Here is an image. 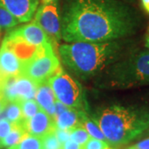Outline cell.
<instances>
[{
    "label": "cell",
    "instance_id": "6da1fadb",
    "mask_svg": "<svg viewBox=\"0 0 149 149\" xmlns=\"http://www.w3.org/2000/svg\"><path fill=\"white\" fill-rule=\"evenodd\" d=\"M60 14L61 38L69 43L114 41L141 24L138 11L121 0H65Z\"/></svg>",
    "mask_w": 149,
    "mask_h": 149
},
{
    "label": "cell",
    "instance_id": "7a4b0ae2",
    "mask_svg": "<svg viewBox=\"0 0 149 149\" xmlns=\"http://www.w3.org/2000/svg\"><path fill=\"white\" fill-rule=\"evenodd\" d=\"M106 142L112 147L125 145L149 128V103L142 105L113 104L94 114Z\"/></svg>",
    "mask_w": 149,
    "mask_h": 149
},
{
    "label": "cell",
    "instance_id": "3957f363",
    "mask_svg": "<svg viewBox=\"0 0 149 149\" xmlns=\"http://www.w3.org/2000/svg\"><path fill=\"white\" fill-rule=\"evenodd\" d=\"M124 51L121 42H73L58 47L60 56L69 69L80 78H89L120 60Z\"/></svg>",
    "mask_w": 149,
    "mask_h": 149
},
{
    "label": "cell",
    "instance_id": "277c9868",
    "mask_svg": "<svg viewBox=\"0 0 149 149\" xmlns=\"http://www.w3.org/2000/svg\"><path fill=\"white\" fill-rule=\"evenodd\" d=\"M101 83L120 89L149 85V51L134 52L118 60L109 67Z\"/></svg>",
    "mask_w": 149,
    "mask_h": 149
},
{
    "label": "cell",
    "instance_id": "5b68a950",
    "mask_svg": "<svg viewBox=\"0 0 149 149\" xmlns=\"http://www.w3.org/2000/svg\"><path fill=\"white\" fill-rule=\"evenodd\" d=\"M47 82L56 100L70 109L84 111L87 109V103L81 85L61 67L48 79Z\"/></svg>",
    "mask_w": 149,
    "mask_h": 149
},
{
    "label": "cell",
    "instance_id": "8992f818",
    "mask_svg": "<svg viewBox=\"0 0 149 149\" xmlns=\"http://www.w3.org/2000/svg\"><path fill=\"white\" fill-rule=\"evenodd\" d=\"M60 67V61L54 53L52 43L48 42L41 46L37 53L23 64L20 74L39 85L47 81Z\"/></svg>",
    "mask_w": 149,
    "mask_h": 149
},
{
    "label": "cell",
    "instance_id": "52a82bcc",
    "mask_svg": "<svg viewBox=\"0 0 149 149\" xmlns=\"http://www.w3.org/2000/svg\"><path fill=\"white\" fill-rule=\"evenodd\" d=\"M33 21L45 32L51 43L56 44L61 39V14L56 2L42 4L37 9Z\"/></svg>",
    "mask_w": 149,
    "mask_h": 149
},
{
    "label": "cell",
    "instance_id": "ba28073f",
    "mask_svg": "<svg viewBox=\"0 0 149 149\" xmlns=\"http://www.w3.org/2000/svg\"><path fill=\"white\" fill-rule=\"evenodd\" d=\"M38 85L27 77L18 74L6 78L1 92L8 102L35 99Z\"/></svg>",
    "mask_w": 149,
    "mask_h": 149
},
{
    "label": "cell",
    "instance_id": "9c48e42d",
    "mask_svg": "<svg viewBox=\"0 0 149 149\" xmlns=\"http://www.w3.org/2000/svg\"><path fill=\"white\" fill-rule=\"evenodd\" d=\"M4 38L12 40H20L29 45L39 47L46 44L49 41L47 34L34 21L31 23L11 29Z\"/></svg>",
    "mask_w": 149,
    "mask_h": 149
},
{
    "label": "cell",
    "instance_id": "30bf717a",
    "mask_svg": "<svg viewBox=\"0 0 149 149\" xmlns=\"http://www.w3.org/2000/svg\"><path fill=\"white\" fill-rule=\"evenodd\" d=\"M39 0H0L4 8L19 22H27L36 13Z\"/></svg>",
    "mask_w": 149,
    "mask_h": 149
},
{
    "label": "cell",
    "instance_id": "8fae6325",
    "mask_svg": "<svg viewBox=\"0 0 149 149\" xmlns=\"http://www.w3.org/2000/svg\"><path fill=\"white\" fill-rule=\"evenodd\" d=\"M25 128L27 133L38 138L52 133L56 128L54 118L42 109L34 116L25 120Z\"/></svg>",
    "mask_w": 149,
    "mask_h": 149
},
{
    "label": "cell",
    "instance_id": "7c38bea8",
    "mask_svg": "<svg viewBox=\"0 0 149 149\" xmlns=\"http://www.w3.org/2000/svg\"><path fill=\"white\" fill-rule=\"evenodd\" d=\"M23 62L17 54L3 42L0 48V74L6 79L21 74Z\"/></svg>",
    "mask_w": 149,
    "mask_h": 149
},
{
    "label": "cell",
    "instance_id": "4fadbf2b",
    "mask_svg": "<svg viewBox=\"0 0 149 149\" xmlns=\"http://www.w3.org/2000/svg\"><path fill=\"white\" fill-rule=\"evenodd\" d=\"M35 100L42 110H44L55 120V103L56 97L47 80L39 84L37 86Z\"/></svg>",
    "mask_w": 149,
    "mask_h": 149
},
{
    "label": "cell",
    "instance_id": "5bb4252c",
    "mask_svg": "<svg viewBox=\"0 0 149 149\" xmlns=\"http://www.w3.org/2000/svg\"><path fill=\"white\" fill-rule=\"evenodd\" d=\"M84 110L69 109L55 118L56 128L59 129H73L80 126L81 115Z\"/></svg>",
    "mask_w": 149,
    "mask_h": 149
},
{
    "label": "cell",
    "instance_id": "9a60e30c",
    "mask_svg": "<svg viewBox=\"0 0 149 149\" xmlns=\"http://www.w3.org/2000/svg\"><path fill=\"white\" fill-rule=\"evenodd\" d=\"M25 120L26 119H23L20 123H13V128L9 133L4 139H1L3 147L9 148L13 145H16L21 141L25 134L27 133L25 128Z\"/></svg>",
    "mask_w": 149,
    "mask_h": 149
},
{
    "label": "cell",
    "instance_id": "2e32d148",
    "mask_svg": "<svg viewBox=\"0 0 149 149\" xmlns=\"http://www.w3.org/2000/svg\"><path fill=\"white\" fill-rule=\"evenodd\" d=\"M1 114L3 115V118L8 119L12 123H17L24 119L18 100L8 102L5 109L1 113Z\"/></svg>",
    "mask_w": 149,
    "mask_h": 149
},
{
    "label": "cell",
    "instance_id": "e0dca14e",
    "mask_svg": "<svg viewBox=\"0 0 149 149\" xmlns=\"http://www.w3.org/2000/svg\"><path fill=\"white\" fill-rule=\"evenodd\" d=\"M80 126L85 128V130L88 132L91 138L106 141L104 133L101 131V129L100 128V127L98 126V124L93 119L89 118L88 116L86 115L85 112H83V113L81 115Z\"/></svg>",
    "mask_w": 149,
    "mask_h": 149
},
{
    "label": "cell",
    "instance_id": "ac0fdd59",
    "mask_svg": "<svg viewBox=\"0 0 149 149\" xmlns=\"http://www.w3.org/2000/svg\"><path fill=\"white\" fill-rule=\"evenodd\" d=\"M8 149H42V139L26 133L18 143L8 148Z\"/></svg>",
    "mask_w": 149,
    "mask_h": 149
},
{
    "label": "cell",
    "instance_id": "d6986e66",
    "mask_svg": "<svg viewBox=\"0 0 149 149\" xmlns=\"http://www.w3.org/2000/svg\"><path fill=\"white\" fill-rule=\"evenodd\" d=\"M21 107L22 113L24 119H29L30 118L34 116L37 112L41 110V108L37 102L35 100V99L31 100H18Z\"/></svg>",
    "mask_w": 149,
    "mask_h": 149
},
{
    "label": "cell",
    "instance_id": "ffe728a7",
    "mask_svg": "<svg viewBox=\"0 0 149 149\" xmlns=\"http://www.w3.org/2000/svg\"><path fill=\"white\" fill-rule=\"evenodd\" d=\"M19 23L14 17L0 7V28L2 29H11Z\"/></svg>",
    "mask_w": 149,
    "mask_h": 149
},
{
    "label": "cell",
    "instance_id": "44dd1931",
    "mask_svg": "<svg viewBox=\"0 0 149 149\" xmlns=\"http://www.w3.org/2000/svg\"><path fill=\"white\" fill-rule=\"evenodd\" d=\"M90 138H91L90 134L82 126H78L71 129L70 139L77 143L80 146L84 145L90 139Z\"/></svg>",
    "mask_w": 149,
    "mask_h": 149
},
{
    "label": "cell",
    "instance_id": "7402d4cb",
    "mask_svg": "<svg viewBox=\"0 0 149 149\" xmlns=\"http://www.w3.org/2000/svg\"><path fill=\"white\" fill-rule=\"evenodd\" d=\"M42 139V149H61V143L56 138L55 132L43 136Z\"/></svg>",
    "mask_w": 149,
    "mask_h": 149
},
{
    "label": "cell",
    "instance_id": "603a6c76",
    "mask_svg": "<svg viewBox=\"0 0 149 149\" xmlns=\"http://www.w3.org/2000/svg\"><path fill=\"white\" fill-rule=\"evenodd\" d=\"M109 144L106 141L90 138L84 145L80 146V149H108Z\"/></svg>",
    "mask_w": 149,
    "mask_h": 149
},
{
    "label": "cell",
    "instance_id": "cb8c5ba5",
    "mask_svg": "<svg viewBox=\"0 0 149 149\" xmlns=\"http://www.w3.org/2000/svg\"><path fill=\"white\" fill-rule=\"evenodd\" d=\"M13 128V123L6 118H0V139H3L9 133Z\"/></svg>",
    "mask_w": 149,
    "mask_h": 149
},
{
    "label": "cell",
    "instance_id": "d4e9b609",
    "mask_svg": "<svg viewBox=\"0 0 149 149\" xmlns=\"http://www.w3.org/2000/svg\"><path fill=\"white\" fill-rule=\"evenodd\" d=\"M54 132H55V134H56V138L60 141V143L62 144L70 139L71 129L69 130V129H59V128H56Z\"/></svg>",
    "mask_w": 149,
    "mask_h": 149
},
{
    "label": "cell",
    "instance_id": "484cf974",
    "mask_svg": "<svg viewBox=\"0 0 149 149\" xmlns=\"http://www.w3.org/2000/svg\"><path fill=\"white\" fill-rule=\"evenodd\" d=\"M69 109H70V108L65 105L64 104L61 103L58 100H56V103H55V118L58 115H60L61 113H62L63 112Z\"/></svg>",
    "mask_w": 149,
    "mask_h": 149
},
{
    "label": "cell",
    "instance_id": "4316f807",
    "mask_svg": "<svg viewBox=\"0 0 149 149\" xmlns=\"http://www.w3.org/2000/svg\"><path fill=\"white\" fill-rule=\"evenodd\" d=\"M61 149H80V145L69 139L61 144Z\"/></svg>",
    "mask_w": 149,
    "mask_h": 149
},
{
    "label": "cell",
    "instance_id": "83f0119b",
    "mask_svg": "<svg viewBox=\"0 0 149 149\" xmlns=\"http://www.w3.org/2000/svg\"><path fill=\"white\" fill-rule=\"evenodd\" d=\"M128 149H149V138L139 142V143L133 145Z\"/></svg>",
    "mask_w": 149,
    "mask_h": 149
},
{
    "label": "cell",
    "instance_id": "f1b7e54d",
    "mask_svg": "<svg viewBox=\"0 0 149 149\" xmlns=\"http://www.w3.org/2000/svg\"><path fill=\"white\" fill-rule=\"evenodd\" d=\"M8 104V101L6 100V98L3 95V93L0 91V113L5 109Z\"/></svg>",
    "mask_w": 149,
    "mask_h": 149
},
{
    "label": "cell",
    "instance_id": "f546056e",
    "mask_svg": "<svg viewBox=\"0 0 149 149\" xmlns=\"http://www.w3.org/2000/svg\"><path fill=\"white\" fill-rule=\"evenodd\" d=\"M141 3L144 10L149 13V0H141Z\"/></svg>",
    "mask_w": 149,
    "mask_h": 149
},
{
    "label": "cell",
    "instance_id": "4dcf8cb0",
    "mask_svg": "<svg viewBox=\"0 0 149 149\" xmlns=\"http://www.w3.org/2000/svg\"><path fill=\"white\" fill-rule=\"evenodd\" d=\"M145 46L149 50V28L148 30V32H147V35H146V43H145Z\"/></svg>",
    "mask_w": 149,
    "mask_h": 149
},
{
    "label": "cell",
    "instance_id": "1f68e13d",
    "mask_svg": "<svg viewBox=\"0 0 149 149\" xmlns=\"http://www.w3.org/2000/svg\"><path fill=\"white\" fill-rule=\"evenodd\" d=\"M4 78L0 74V91L2 90V86H3V81H4Z\"/></svg>",
    "mask_w": 149,
    "mask_h": 149
},
{
    "label": "cell",
    "instance_id": "d6a6232c",
    "mask_svg": "<svg viewBox=\"0 0 149 149\" xmlns=\"http://www.w3.org/2000/svg\"><path fill=\"white\" fill-rule=\"evenodd\" d=\"M54 0H42L43 2V4L44 3H51V2H52Z\"/></svg>",
    "mask_w": 149,
    "mask_h": 149
},
{
    "label": "cell",
    "instance_id": "836d02e7",
    "mask_svg": "<svg viewBox=\"0 0 149 149\" xmlns=\"http://www.w3.org/2000/svg\"><path fill=\"white\" fill-rule=\"evenodd\" d=\"M1 36H2V28H0V38H1Z\"/></svg>",
    "mask_w": 149,
    "mask_h": 149
},
{
    "label": "cell",
    "instance_id": "e575fe53",
    "mask_svg": "<svg viewBox=\"0 0 149 149\" xmlns=\"http://www.w3.org/2000/svg\"><path fill=\"white\" fill-rule=\"evenodd\" d=\"M3 147V145H2V142H1V139H0V148Z\"/></svg>",
    "mask_w": 149,
    "mask_h": 149
},
{
    "label": "cell",
    "instance_id": "d590c367",
    "mask_svg": "<svg viewBox=\"0 0 149 149\" xmlns=\"http://www.w3.org/2000/svg\"><path fill=\"white\" fill-rule=\"evenodd\" d=\"M128 2H133V0H127Z\"/></svg>",
    "mask_w": 149,
    "mask_h": 149
},
{
    "label": "cell",
    "instance_id": "8d00e7d4",
    "mask_svg": "<svg viewBox=\"0 0 149 149\" xmlns=\"http://www.w3.org/2000/svg\"><path fill=\"white\" fill-rule=\"evenodd\" d=\"M108 149H109V148H108Z\"/></svg>",
    "mask_w": 149,
    "mask_h": 149
}]
</instances>
